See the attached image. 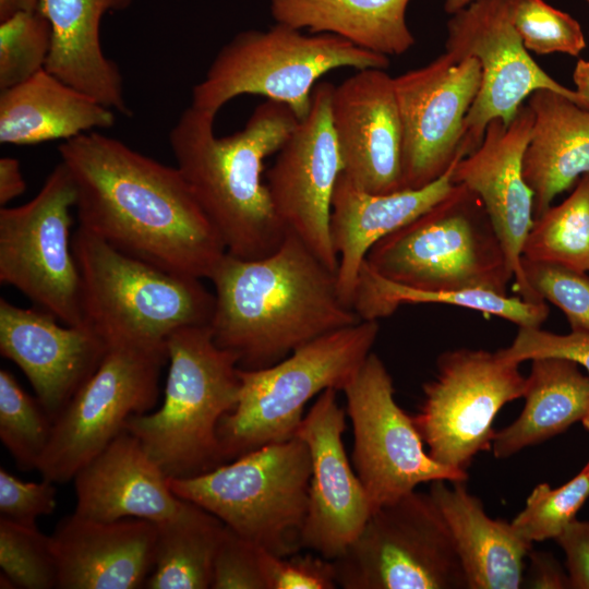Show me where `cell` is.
<instances>
[{
  "mask_svg": "<svg viewBox=\"0 0 589 589\" xmlns=\"http://www.w3.org/2000/svg\"><path fill=\"white\" fill-rule=\"evenodd\" d=\"M337 393L334 388L322 392L296 433L311 457L300 545L332 561L353 542L373 513L344 447L347 412L339 406Z\"/></svg>",
  "mask_w": 589,
  "mask_h": 589,
  "instance_id": "ac0fdd59",
  "label": "cell"
},
{
  "mask_svg": "<svg viewBox=\"0 0 589 589\" xmlns=\"http://www.w3.org/2000/svg\"><path fill=\"white\" fill-rule=\"evenodd\" d=\"M436 365L412 419L434 460L467 471L479 453L492 448L493 421L506 404L524 397L526 377L519 363L483 349L445 351Z\"/></svg>",
  "mask_w": 589,
  "mask_h": 589,
  "instance_id": "4fadbf2b",
  "label": "cell"
},
{
  "mask_svg": "<svg viewBox=\"0 0 589 589\" xmlns=\"http://www.w3.org/2000/svg\"><path fill=\"white\" fill-rule=\"evenodd\" d=\"M509 16L528 51L577 57L586 48L579 23L544 0H509Z\"/></svg>",
  "mask_w": 589,
  "mask_h": 589,
  "instance_id": "74e56055",
  "label": "cell"
},
{
  "mask_svg": "<svg viewBox=\"0 0 589 589\" xmlns=\"http://www.w3.org/2000/svg\"><path fill=\"white\" fill-rule=\"evenodd\" d=\"M527 99L533 124L522 173L533 193L536 218L556 195L589 173V109L545 88L534 91Z\"/></svg>",
  "mask_w": 589,
  "mask_h": 589,
  "instance_id": "4316f807",
  "label": "cell"
},
{
  "mask_svg": "<svg viewBox=\"0 0 589 589\" xmlns=\"http://www.w3.org/2000/svg\"><path fill=\"white\" fill-rule=\"evenodd\" d=\"M474 58L446 51L430 63L394 77L402 129V189L440 178L459 156L465 118L480 87Z\"/></svg>",
  "mask_w": 589,
  "mask_h": 589,
  "instance_id": "2e32d148",
  "label": "cell"
},
{
  "mask_svg": "<svg viewBox=\"0 0 589 589\" xmlns=\"http://www.w3.org/2000/svg\"><path fill=\"white\" fill-rule=\"evenodd\" d=\"M72 250L85 324L108 346L166 344L178 328L211 324L215 294L202 279L125 254L80 226Z\"/></svg>",
  "mask_w": 589,
  "mask_h": 589,
  "instance_id": "5b68a950",
  "label": "cell"
},
{
  "mask_svg": "<svg viewBox=\"0 0 589 589\" xmlns=\"http://www.w3.org/2000/svg\"><path fill=\"white\" fill-rule=\"evenodd\" d=\"M26 190V183L21 171L20 161L13 157L0 159V205L20 196Z\"/></svg>",
  "mask_w": 589,
  "mask_h": 589,
  "instance_id": "bcb514c9",
  "label": "cell"
},
{
  "mask_svg": "<svg viewBox=\"0 0 589 589\" xmlns=\"http://www.w3.org/2000/svg\"><path fill=\"white\" fill-rule=\"evenodd\" d=\"M446 52L459 60L474 58L481 68L478 94L464 124L461 148L472 153L486 125L501 119L508 125L534 91L551 89L581 107L576 91L551 77L532 59L509 16V0H478L447 23Z\"/></svg>",
  "mask_w": 589,
  "mask_h": 589,
  "instance_id": "9a60e30c",
  "label": "cell"
},
{
  "mask_svg": "<svg viewBox=\"0 0 589 589\" xmlns=\"http://www.w3.org/2000/svg\"><path fill=\"white\" fill-rule=\"evenodd\" d=\"M378 333L377 321L361 320L317 337L271 366L239 368L238 404L217 430L224 462L296 436L305 405L325 389L342 390L372 352Z\"/></svg>",
  "mask_w": 589,
  "mask_h": 589,
  "instance_id": "52a82bcc",
  "label": "cell"
},
{
  "mask_svg": "<svg viewBox=\"0 0 589 589\" xmlns=\"http://www.w3.org/2000/svg\"><path fill=\"white\" fill-rule=\"evenodd\" d=\"M353 431L351 462L373 512L421 483L468 480V472L444 466L424 449L411 416L395 400L393 378L371 352L344 387Z\"/></svg>",
  "mask_w": 589,
  "mask_h": 589,
  "instance_id": "5bb4252c",
  "label": "cell"
},
{
  "mask_svg": "<svg viewBox=\"0 0 589 589\" xmlns=\"http://www.w3.org/2000/svg\"><path fill=\"white\" fill-rule=\"evenodd\" d=\"M405 303H442L507 320L519 327H541L549 316L545 301L529 302L491 290L424 291L388 281L363 265L352 308L361 320L378 321Z\"/></svg>",
  "mask_w": 589,
  "mask_h": 589,
  "instance_id": "1f68e13d",
  "label": "cell"
},
{
  "mask_svg": "<svg viewBox=\"0 0 589 589\" xmlns=\"http://www.w3.org/2000/svg\"><path fill=\"white\" fill-rule=\"evenodd\" d=\"M580 422L582 423L584 428L589 433V408H588L587 412L585 413V416L582 417V419L580 420ZM588 464H589V461H588Z\"/></svg>",
  "mask_w": 589,
  "mask_h": 589,
  "instance_id": "816d5d0a",
  "label": "cell"
},
{
  "mask_svg": "<svg viewBox=\"0 0 589 589\" xmlns=\"http://www.w3.org/2000/svg\"><path fill=\"white\" fill-rule=\"evenodd\" d=\"M261 566L266 589H335L334 561L320 554L277 556L261 548Z\"/></svg>",
  "mask_w": 589,
  "mask_h": 589,
  "instance_id": "ab89813d",
  "label": "cell"
},
{
  "mask_svg": "<svg viewBox=\"0 0 589 589\" xmlns=\"http://www.w3.org/2000/svg\"><path fill=\"white\" fill-rule=\"evenodd\" d=\"M216 115L190 105L169 133L177 168L218 232L226 252L255 260L279 248L287 229L263 182L264 160L299 122L283 103L255 107L242 130L218 137Z\"/></svg>",
  "mask_w": 589,
  "mask_h": 589,
  "instance_id": "3957f363",
  "label": "cell"
},
{
  "mask_svg": "<svg viewBox=\"0 0 589 589\" xmlns=\"http://www.w3.org/2000/svg\"><path fill=\"white\" fill-rule=\"evenodd\" d=\"M51 537L58 589H136L153 570L157 525L151 520L99 521L74 513Z\"/></svg>",
  "mask_w": 589,
  "mask_h": 589,
  "instance_id": "7402d4cb",
  "label": "cell"
},
{
  "mask_svg": "<svg viewBox=\"0 0 589 589\" xmlns=\"http://www.w3.org/2000/svg\"><path fill=\"white\" fill-rule=\"evenodd\" d=\"M334 86L329 82L314 86L309 113L278 149L266 185L286 229L336 273L338 257L332 244L329 216L342 163L330 118Z\"/></svg>",
  "mask_w": 589,
  "mask_h": 589,
  "instance_id": "e0dca14e",
  "label": "cell"
},
{
  "mask_svg": "<svg viewBox=\"0 0 589 589\" xmlns=\"http://www.w3.org/2000/svg\"><path fill=\"white\" fill-rule=\"evenodd\" d=\"M261 548L225 526L216 551L212 589H266Z\"/></svg>",
  "mask_w": 589,
  "mask_h": 589,
  "instance_id": "60d3db41",
  "label": "cell"
},
{
  "mask_svg": "<svg viewBox=\"0 0 589 589\" xmlns=\"http://www.w3.org/2000/svg\"><path fill=\"white\" fill-rule=\"evenodd\" d=\"M53 420L8 370H0V438L21 469H37Z\"/></svg>",
  "mask_w": 589,
  "mask_h": 589,
  "instance_id": "836d02e7",
  "label": "cell"
},
{
  "mask_svg": "<svg viewBox=\"0 0 589 589\" xmlns=\"http://www.w3.org/2000/svg\"><path fill=\"white\" fill-rule=\"evenodd\" d=\"M521 257L589 273V173L561 204L533 218Z\"/></svg>",
  "mask_w": 589,
  "mask_h": 589,
  "instance_id": "d6a6232c",
  "label": "cell"
},
{
  "mask_svg": "<svg viewBox=\"0 0 589 589\" xmlns=\"http://www.w3.org/2000/svg\"><path fill=\"white\" fill-rule=\"evenodd\" d=\"M410 0H271L276 23L332 34L371 52L399 56L414 44L406 21Z\"/></svg>",
  "mask_w": 589,
  "mask_h": 589,
  "instance_id": "f546056e",
  "label": "cell"
},
{
  "mask_svg": "<svg viewBox=\"0 0 589 589\" xmlns=\"http://www.w3.org/2000/svg\"><path fill=\"white\" fill-rule=\"evenodd\" d=\"M573 79L576 93L579 95L581 107L589 109V60L577 61Z\"/></svg>",
  "mask_w": 589,
  "mask_h": 589,
  "instance_id": "7dc6e473",
  "label": "cell"
},
{
  "mask_svg": "<svg viewBox=\"0 0 589 589\" xmlns=\"http://www.w3.org/2000/svg\"><path fill=\"white\" fill-rule=\"evenodd\" d=\"M508 361L521 363L539 358H560L586 369L589 375V333L570 330L562 335L541 327H519L513 342L497 350Z\"/></svg>",
  "mask_w": 589,
  "mask_h": 589,
  "instance_id": "b9f144b4",
  "label": "cell"
},
{
  "mask_svg": "<svg viewBox=\"0 0 589 589\" xmlns=\"http://www.w3.org/2000/svg\"><path fill=\"white\" fill-rule=\"evenodd\" d=\"M76 189L60 161L29 202L0 208V283L70 326H85L70 237Z\"/></svg>",
  "mask_w": 589,
  "mask_h": 589,
  "instance_id": "7c38bea8",
  "label": "cell"
},
{
  "mask_svg": "<svg viewBox=\"0 0 589 589\" xmlns=\"http://www.w3.org/2000/svg\"><path fill=\"white\" fill-rule=\"evenodd\" d=\"M527 286L538 301H549L566 316L572 330L589 333V273L521 257Z\"/></svg>",
  "mask_w": 589,
  "mask_h": 589,
  "instance_id": "f35d334b",
  "label": "cell"
},
{
  "mask_svg": "<svg viewBox=\"0 0 589 589\" xmlns=\"http://www.w3.org/2000/svg\"><path fill=\"white\" fill-rule=\"evenodd\" d=\"M132 0H40L37 10L51 27V48L45 69L106 107L130 116L123 81L116 62L100 44V24L110 11Z\"/></svg>",
  "mask_w": 589,
  "mask_h": 589,
  "instance_id": "d4e9b609",
  "label": "cell"
},
{
  "mask_svg": "<svg viewBox=\"0 0 589 589\" xmlns=\"http://www.w3.org/2000/svg\"><path fill=\"white\" fill-rule=\"evenodd\" d=\"M478 0H445V11L449 14H455L470 3Z\"/></svg>",
  "mask_w": 589,
  "mask_h": 589,
  "instance_id": "681fc988",
  "label": "cell"
},
{
  "mask_svg": "<svg viewBox=\"0 0 589 589\" xmlns=\"http://www.w3.org/2000/svg\"><path fill=\"white\" fill-rule=\"evenodd\" d=\"M75 514L99 521L140 518L155 524L175 517L185 500L136 436L123 430L72 479Z\"/></svg>",
  "mask_w": 589,
  "mask_h": 589,
  "instance_id": "603a6c76",
  "label": "cell"
},
{
  "mask_svg": "<svg viewBox=\"0 0 589 589\" xmlns=\"http://www.w3.org/2000/svg\"><path fill=\"white\" fill-rule=\"evenodd\" d=\"M311 457L298 436L263 446L190 478L171 491L204 508L242 538L277 556L301 550Z\"/></svg>",
  "mask_w": 589,
  "mask_h": 589,
  "instance_id": "9c48e42d",
  "label": "cell"
},
{
  "mask_svg": "<svg viewBox=\"0 0 589 589\" xmlns=\"http://www.w3.org/2000/svg\"><path fill=\"white\" fill-rule=\"evenodd\" d=\"M388 57L359 48L336 35H305L276 23L245 29L215 56L192 89V106L217 115L240 95H260L288 106L299 120L309 113L318 79L340 68L386 69Z\"/></svg>",
  "mask_w": 589,
  "mask_h": 589,
  "instance_id": "ba28073f",
  "label": "cell"
},
{
  "mask_svg": "<svg viewBox=\"0 0 589 589\" xmlns=\"http://www.w3.org/2000/svg\"><path fill=\"white\" fill-rule=\"evenodd\" d=\"M330 118L342 173L376 194L402 190V129L394 77L363 69L334 86Z\"/></svg>",
  "mask_w": 589,
  "mask_h": 589,
  "instance_id": "d6986e66",
  "label": "cell"
},
{
  "mask_svg": "<svg viewBox=\"0 0 589 589\" xmlns=\"http://www.w3.org/2000/svg\"><path fill=\"white\" fill-rule=\"evenodd\" d=\"M148 589H208L225 524L185 501L172 518L158 522Z\"/></svg>",
  "mask_w": 589,
  "mask_h": 589,
  "instance_id": "4dcf8cb0",
  "label": "cell"
},
{
  "mask_svg": "<svg viewBox=\"0 0 589 589\" xmlns=\"http://www.w3.org/2000/svg\"><path fill=\"white\" fill-rule=\"evenodd\" d=\"M79 226L165 271L209 279L227 253L177 167L97 131L58 146Z\"/></svg>",
  "mask_w": 589,
  "mask_h": 589,
  "instance_id": "6da1fadb",
  "label": "cell"
},
{
  "mask_svg": "<svg viewBox=\"0 0 589 589\" xmlns=\"http://www.w3.org/2000/svg\"><path fill=\"white\" fill-rule=\"evenodd\" d=\"M334 564L344 589H468L447 524L416 490L375 509Z\"/></svg>",
  "mask_w": 589,
  "mask_h": 589,
  "instance_id": "30bf717a",
  "label": "cell"
},
{
  "mask_svg": "<svg viewBox=\"0 0 589 589\" xmlns=\"http://www.w3.org/2000/svg\"><path fill=\"white\" fill-rule=\"evenodd\" d=\"M584 1H586L589 4V0H584Z\"/></svg>",
  "mask_w": 589,
  "mask_h": 589,
  "instance_id": "f5cc1de1",
  "label": "cell"
},
{
  "mask_svg": "<svg viewBox=\"0 0 589 589\" xmlns=\"http://www.w3.org/2000/svg\"><path fill=\"white\" fill-rule=\"evenodd\" d=\"M420 189L376 194L358 188L342 172L336 182L329 216V232L338 257L337 290L352 308L361 269L371 248L381 239L413 220L447 196L455 183L454 167Z\"/></svg>",
  "mask_w": 589,
  "mask_h": 589,
  "instance_id": "cb8c5ba5",
  "label": "cell"
},
{
  "mask_svg": "<svg viewBox=\"0 0 589 589\" xmlns=\"http://www.w3.org/2000/svg\"><path fill=\"white\" fill-rule=\"evenodd\" d=\"M429 494L452 533L468 589L522 587L532 543L520 538L510 522L491 518L464 481H433Z\"/></svg>",
  "mask_w": 589,
  "mask_h": 589,
  "instance_id": "484cf974",
  "label": "cell"
},
{
  "mask_svg": "<svg viewBox=\"0 0 589 589\" xmlns=\"http://www.w3.org/2000/svg\"><path fill=\"white\" fill-rule=\"evenodd\" d=\"M215 342L238 366H271L299 347L361 321L337 290L336 273L293 232L271 254L255 260L224 255L209 277Z\"/></svg>",
  "mask_w": 589,
  "mask_h": 589,
  "instance_id": "7a4b0ae2",
  "label": "cell"
},
{
  "mask_svg": "<svg viewBox=\"0 0 589 589\" xmlns=\"http://www.w3.org/2000/svg\"><path fill=\"white\" fill-rule=\"evenodd\" d=\"M166 342L169 370L163 405L152 413L131 416L124 429L168 478H190L225 464L217 430L238 404V358L215 342L209 325L178 328Z\"/></svg>",
  "mask_w": 589,
  "mask_h": 589,
  "instance_id": "277c9868",
  "label": "cell"
},
{
  "mask_svg": "<svg viewBox=\"0 0 589 589\" xmlns=\"http://www.w3.org/2000/svg\"><path fill=\"white\" fill-rule=\"evenodd\" d=\"M40 0H0V21L25 11H36Z\"/></svg>",
  "mask_w": 589,
  "mask_h": 589,
  "instance_id": "c3c4849f",
  "label": "cell"
},
{
  "mask_svg": "<svg viewBox=\"0 0 589 589\" xmlns=\"http://www.w3.org/2000/svg\"><path fill=\"white\" fill-rule=\"evenodd\" d=\"M167 361V342L109 345L96 371L53 420L37 467L43 479L53 483L72 480L124 430L131 416L153 409Z\"/></svg>",
  "mask_w": 589,
  "mask_h": 589,
  "instance_id": "8fae6325",
  "label": "cell"
},
{
  "mask_svg": "<svg viewBox=\"0 0 589 589\" xmlns=\"http://www.w3.org/2000/svg\"><path fill=\"white\" fill-rule=\"evenodd\" d=\"M533 113L522 105L512 122L492 120L479 146L459 158L453 182L462 184L481 200L503 247L521 298L538 301L526 284L521 252L533 224V193L522 173V159L530 140Z\"/></svg>",
  "mask_w": 589,
  "mask_h": 589,
  "instance_id": "ffe728a7",
  "label": "cell"
},
{
  "mask_svg": "<svg viewBox=\"0 0 589 589\" xmlns=\"http://www.w3.org/2000/svg\"><path fill=\"white\" fill-rule=\"evenodd\" d=\"M525 406L507 426L495 432V458H508L545 442L580 421L589 408V376L579 365L560 358L531 360Z\"/></svg>",
  "mask_w": 589,
  "mask_h": 589,
  "instance_id": "f1b7e54d",
  "label": "cell"
},
{
  "mask_svg": "<svg viewBox=\"0 0 589 589\" xmlns=\"http://www.w3.org/2000/svg\"><path fill=\"white\" fill-rule=\"evenodd\" d=\"M0 588L1 589H8V588H16L13 581L3 573L0 576Z\"/></svg>",
  "mask_w": 589,
  "mask_h": 589,
  "instance_id": "f907efd6",
  "label": "cell"
},
{
  "mask_svg": "<svg viewBox=\"0 0 589 589\" xmlns=\"http://www.w3.org/2000/svg\"><path fill=\"white\" fill-rule=\"evenodd\" d=\"M528 557L529 567L524 576V587L534 589L570 588L567 573L553 554L531 549Z\"/></svg>",
  "mask_w": 589,
  "mask_h": 589,
  "instance_id": "f6af8a7d",
  "label": "cell"
},
{
  "mask_svg": "<svg viewBox=\"0 0 589 589\" xmlns=\"http://www.w3.org/2000/svg\"><path fill=\"white\" fill-rule=\"evenodd\" d=\"M589 497V464L558 488L539 483L526 500L524 509L510 525L524 540L533 543L555 540L576 518Z\"/></svg>",
  "mask_w": 589,
  "mask_h": 589,
  "instance_id": "d590c367",
  "label": "cell"
},
{
  "mask_svg": "<svg viewBox=\"0 0 589 589\" xmlns=\"http://www.w3.org/2000/svg\"><path fill=\"white\" fill-rule=\"evenodd\" d=\"M58 321L39 308H20L0 299V352L23 371L52 420L108 349L91 326H62Z\"/></svg>",
  "mask_w": 589,
  "mask_h": 589,
  "instance_id": "44dd1931",
  "label": "cell"
},
{
  "mask_svg": "<svg viewBox=\"0 0 589 589\" xmlns=\"http://www.w3.org/2000/svg\"><path fill=\"white\" fill-rule=\"evenodd\" d=\"M565 554L572 589H589V521L575 518L554 540Z\"/></svg>",
  "mask_w": 589,
  "mask_h": 589,
  "instance_id": "ee69618b",
  "label": "cell"
},
{
  "mask_svg": "<svg viewBox=\"0 0 589 589\" xmlns=\"http://www.w3.org/2000/svg\"><path fill=\"white\" fill-rule=\"evenodd\" d=\"M0 566L16 588H58V561L51 536L36 525L0 517Z\"/></svg>",
  "mask_w": 589,
  "mask_h": 589,
  "instance_id": "e575fe53",
  "label": "cell"
},
{
  "mask_svg": "<svg viewBox=\"0 0 589 589\" xmlns=\"http://www.w3.org/2000/svg\"><path fill=\"white\" fill-rule=\"evenodd\" d=\"M115 122V110L46 69L0 94L2 144L67 141L95 129H109Z\"/></svg>",
  "mask_w": 589,
  "mask_h": 589,
  "instance_id": "83f0119b",
  "label": "cell"
},
{
  "mask_svg": "<svg viewBox=\"0 0 589 589\" xmlns=\"http://www.w3.org/2000/svg\"><path fill=\"white\" fill-rule=\"evenodd\" d=\"M55 483L24 482L0 468L1 516L24 525H36L40 516L50 515L57 505Z\"/></svg>",
  "mask_w": 589,
  "mask_h": 589,
  "instance_id": "7bdbcfd3",
  "label": "cell"
},
{
  "mask_svg": "<svg viewBox=\"0 0 589 589\" xmlns=\"http://www.w3.org/2000/svg\"><path fill=\"white\" fill-rule=\"evenodd\" d=\"M365 266L416 290H491L506 294L514 278L481 202L462 184L369 251Z\"/></svg>",
  "mask_w": 589,
  "mask_h": 589,
  "instance_id": "8992f818",
  "label": "cell"
},
{
  "mask_svg": "<svg viewBox=\"0 0 589 589\" xmlns=\"http://www.w3.org/2000/svg\"><path fill=\"white\" fill-rule=\"evenodd\" d=\"M51 27L38 11L15 13L0 21V91L19 85L45 69Z\"/></svg>",
  "mask_w": 589,
  "mask_h": 589,
  "instance_id": "8d00e7d4",
  "label": "cell"
}]
</instances>
